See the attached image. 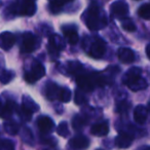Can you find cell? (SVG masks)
I'll list each match as a JSON object with an SVG mask.
<instances>
[{"instance_id":"6da1fadb","label":"cell","mask_w":150,"mask_h":150,"mask_svg":"<svg viewBox=\"0 0 150 150\" xmlns=\"http://www.w3.org/2000/svg\"><path fill=\"white\" fill-rule=\"evenodd\" d=\"M84 23L86 24L88 29L96 31V30L102 29L107 25L106 17L102 13L101 8L96 4H92L88 8L86 13L83 16Z\"/></svg>"},{"instance_id":"7a4b0ae2","label":"cell","mask_w":150,"mask_h":150,"mask_svg":"<svg viewBox=\"0 0 150 150\" xmlns=\"http://www.w3.org/2000/svg\"><path fill=\"white\" fill-rule=\"evenodd\" d=\"M11 9L15 15L20 16H32L35 13L36 5L33 0H21L11 5Z\"/></svg>"},{"instance_id":"3957f363","label":"cell","mask_w":150,"mask_h":150,"mask_svg":"<svg viewBox=\"0 0 150 150\" xmlns=\"http://www.w3.org/2000/svg\"><path fill=\"white\" fill-rule=\"evenodd\" d=\"M76 82L78 88L83 92H92L97 86L95 73H81L76 75Z\"/></svg>"},{"instance_id":"277c9868","label":"cell","mask_w":150,"mask_h":150,"mask_svg":"<svg viewBox=\"0 0 150 150\" xmlns=\"http://www.w3.org/2000/svg\"><path fill=\"white\" fill-rule=\"evenodd\" d=\"M45 74V68L40 62L34 61L31 65V68L25 73V79L29 83H34L40 78H42Z\"/></svg>"},{"instance_id":"5b68a950","label":"cell","mask_w":150,"mask_h":150,"mask_svg":"<svg viewBox=\"0 0 150 150\" xmlns=\"http://www.w3.org/2000/svg\"><path fill=\"white\" fill-rule=\"evenodd\" d=\"M40 46V38L30 32H26L22 40V50L24 52H32Z\"/></svg>"},{"instance_id":"8992f818","label":"cell","mask_w":150,"mask_h":150,"mask_svg":"<svg viewBox=\"0 0 150 150\" xmlns=\"http://www.w3.org/2000/svg\"><path fill=\"white\" fill-rule=\"evenodd\" d=\"M110 13L113 17L125 18L129 13V5L125 0H117L111 4Z\"/></svg>"},{"instance_id":"52a82bcc","label":"cell","mask_w":150,"mask_h":150,"mask_svg":"<svg viewBox=\"0 0 150 150\" xmlns=\"http://www.w3.org/2000/svg\"><path fill=\"white\" fill-rule=\"evenodd\" d=\"M106 52V44L102 39H97L92 43L90 47V56L94 59H101L104 57Z\"/></svg>"},{"instance_id":"ba28073f","label":"cell","mask_w":150,"mask_h":150,"mask_svg":"<svg viewBox=\"0 0 150 150\" xmlns=\"http://www.w3.org/2000/svg\"><path fill=\"white\" fill-rule=\"evenodd\" d=\"M37 127L40 133L50 134L54 131V122L50 116H40L37 119Z\"/></svg>"},{"instance_id":"9c48e42d","label":"cell","mask_w":150,"mask_h":150,"mask_svg":"<svg viewBox=\"0 0 150 150\" xmlns=\"http://www.w3.org/2000/svg\"><path fill=\"white\" fill-rule=\"evenodd\" d=\"M39 107L38 105L34 102L32 99H30L28 96L23 97V105H22V111L23 114L25 115L27 118H29V116H31L34 112L38 111Z\"/></svg>"},{"instance_id":"30bf717a","label":"cell","mask_w":150,"mask_h":150,"mask_svg":"<svg viewBox=\"0 0 150 150\" xmlns=\"http://www.w3.org/2000/svg\"><path fill=\"white\" fill-rule=\"evenodd\" d=\"M90 146V140L83 135H77L69 141V147L73 149H86Z\"/></svg>"},{"instance_id":"8fae6325","label":"cell","mask_w":150,"mask_h":150,"mask_svg":"<svg viewBox=\"0 0 150 150\" xmlns=\"http://www.w3.org/2000/svg\"><path fill=\"white\" fill-rule=\"evenodd\" d=\"M63 33H64V37L67 40L69 44H76L79 40V36H78L77 30L75 28V26H65L63 28Z\"/></svg>"},{"instance_id":"7c38bea8","label":"cell","mask_w":150,"mask_h":150,"mask_svg":"<svg viewBox=\"0 0 150 150\" xmlns=\"http://www.w3.org/2000/svg\"><path fill=\"white\" fill-rule=\"evenodd\" d=\"M16 37L11 32H2L0 34V48L3 50H8L13 46Z\"/></svg>"},{"instance_id":"4fadbf2b","label":"cell","mask_w":150,"mask_h":150,"mask_svg":"<svg viewBox=\"0 0 150 150\" xmlns=\"http://www.w3.org/2000/svg\"><path fill=\"white\" fill-rule=\"evenodd\" d=\"M65 44H64V40L61 36L59 35H52L50 37V46H48V50H50V54L52 52H56V54L58 56L59 54V52L62 50L64 48Z\"/></svg>"},{"instance_id":"5bb4252c","label":"cell","mask_w":150,"mask_h":150,"mask_svg":"<svg viewBox=\"0 0 150 150\" xmlns=\"http://www.w3.org/2000/svg\"><path fill=\"white\" fill-rule=\"evenodd\" d=\"M148 110L143 105H138L134 110V119L138 125H144L147 120Z\"/></svg>"},{"instance_id":"9a60e30c","label":"cell","mask_w":150,"mask_h":150,"mask_svg":"<svg viewBox=\"0 0 150 150\" xmlns=\"http://www.w3.org/2000/svg\"><path fill=\"white\" fill-rule=\"evenodd\" d=\"M108 133H109V125L107 121L97 122L91 127V134L94 136L103 137V136H106Z\"/></svg>"},{"instance_id":"2e32d148","label":"cell","mask_w":150,"mask_h":150,"mask_svg":"<svg viewBox=\"0 0 150 150\" xmlns=\"http://www.w3.org/2000/svg\"><path fill=\"white\" fill-rule=\"evenodd\" d=\"M59 92H60V86L57 83L52 81H50L45 84V88H44V94L45 97L50 100L54 101L56 99H58L59 97Z\"/></svg>"},{"instance_id":"e0dca14e","label":"cell","mask_w":150,"mask_h":150,"mask_svg":"<svg viewBox=\"0 0 150 150\" xmlns=\"http://www.w3.org/2000/svg\"><path fill=\"white\" fill-rule=\"evenodd\" d=\"M118 59L125 64H129V63L135 61V54L131 48L127 47H121L117 52Z\"/></svg>"},{"instance_id":"ac0fdd59","label":"cell","mask_w":150,"mask_h":150,"mask_svg":"<svg viewBox=\"0 0 150 150\" xmlns=\"http://www.w3.org/2000/svg\"><path fill=\"white\" fill-rule=\"evenodd\" d=\"M133 143V136L127 133H120L115 138V145L118 148H127Z\"/></svg>"},{"instance_id":"d6986e66","label":"cell","mask_w":150,"mask_h":150,"mask_svg":"<svg viewBox=\"0 0 150 150\" xmlns=\"http://www.w3.org/2000/svg\"><path fill=\"white\" fill-rule=\"evenodd\" d=\"M141 72L142 71L140 68H138V67H133V68H131L125 74V76H123V78H122V82L125 86H127V84L131 81H133L134 79H136L137 77L141 76Z\"/></svg>"},{"instance_id":"ffe728a7","label":"cell","mask_w":150,"mask_h":150,"mask_svg":"<svg viewBox=\"0 0 150 150\" xmlns=\"http://www.w3.org/2000/svg\"><path fill=\"white\" fill-rule=\"evenodd\" d=\"M127 86L129 90L134 91V92H138V91H142L147 88V81L142 76H139L136 79H134L133 81L129 82Z\"/></svg>"},{"instance_id":"44dd1931","label":"cell","mask_w":150,"mask_h":150,"mask_svg":"<svg viewBox=\"0 0 150 150\" xmlns=\"http://www.w3.org/2000/svg\"><path fill=\"white\" fill-rule=\"evenodd\" d=\"M13 112V104L11 102H8L6 104H3L0 100V116L3 118L9 117Z\"/></svg>"},{"instance_id":"7402d4cb","label":"cell","mask_w":150,"mask_h":150,"mask_svg":"<svg viewBox=\"0 0 150 150\" xmlns=\"http://www.w3.org/2000/svg\"><path fill=\"white\" fill-rule=\"evenodd\" d=\"M86 122H88L86 118L80 114H76L72 119L73 127H74L76 131H80L81 129H83V127L86 125Z\"/></svg>"},{"instance_id":"603a6c76","label":"cell","mask_w":150,"mask_h":150,"mask_svg":"<svg viewBox=\"0 0 150 150\" xmlns=\"http://www.w3.org/2000/svg\"><path fill=\"white\" fill-rule=\"evenodd\" d=\"M67 69H68V72L70 74L78 75L82 71V65L79 62H76V61L68 62L67 63Z\"/></svg>"},{"instance_id":"cb8c5ba5","label":"cell","mask_w":150,"mask_h":150,"mask_svg":"<svg viewBox=\"0 0 150 150\" xmlns=\"http://www.w3.org/2000/svg\"><path fill=\"white\" fill-rule=\"evenodd\" d=\"M71 98H72V93L68 88H60L58 100H60L61 102L68 103L70 102Z\"/></svg>"},{"instance_id":"d4e9b609","label":"cell","mask_w":150,"mask_h":150,"mask_svg":"<svg viewBox=\"0 0 150 150\" xmlns=\"http://www.w3.org/2000/svg\"><path fill=\"white\" fill-rule=\"evenodd\" d=\"M16 74L13 71L11 70H3L0 73V82L3 84H6L8 82H11V80L15 78Z\"/></svg>"},{"instance_id":"484cf974","label":"cell","mask_w":150,"mask_h":150,"mask_svg":"<svg viewBox=\"0 0 150 150\" xmlns=\"http://www.w3.org/2000/svg\"><path fill=\"white\" fill-rule=\"evenodd\" d=\"M72 1V0H50V11L52 13H59L60 9L62 8V6L65 3H68Z\"/></svg>"},{"instance_id":"4316f807","label":"cell","mask_w":150,"mask_h":150,"mask_svg":"<svg viewBox=\"0 0 150 150\" xmlns=\"http://www.w3.org/2000/svg\"><path fill=\"white\" fill-rule=\"evenodd\" d=\"M4 129L11 135H16L19 132L20 125L15 121H7V122L4 123Z\"/></svg>"},{"instance_id":"83f0119b","label":"cell","mask_w":150,"mask_h":150,"mask_svg":"<svg viewBox=\"0 0 150 150\" xmlns=\"http://www.w3.org/2000/svg\"><path fill=\"white\" fill-rule=\"evenodd\" d=\"M138 15L144 20L150 19V4H143L138 9Z\"/></svg>"},{"instance_id":"f1b7e54d","label":"cell","mask_w":150,"mask_h":150,"mask_svg":"<svg viewBox=\"0 0 150 150\" xmlns=\"http://www.w3.org/2000/svg\"><path fill=\"white\" fill-rule=\"evenodd\" d=\"M121 26L122 28L127 32H135L136 31V25L131 19H122V22H121Z\"/></svg>"},{"instance_id":"f546056e","label":"cell","mask_w":150,"mask_h":150,"mask_svg":"<svg viewBox=\"0 0 150 150\" xmlns=\"http://www.w3.org/2000/svg\"><path fill=\"white\" fill-rule=\"evenodd\" d=\"M74 101L75 103L77 105H82L86 102V98L84 96V93L83 91H79V90H76L75 91V95H74Z\"/></svg>"},{"instance_id":"4dcf8cb0","label":"cell","mask_w":150,"mask_h":150,"mask_svg":"<svg viewBox=\"0 0 150 150\" xmlns=\"http://www.w3.org/2000/svg\"><path fill=\"white\" fill-rule=\"evenodd\" d=\"M57 132H58L59 135L62 136V137H67V136L69 135V127H68L67 122H65V121L61 122L60 125H58V127H57Z\"/></svg>"},{"instance_id":"1f68e13d","label":"cell","mask_w":150,"mask_h":150,"mask_svg":"<svg viewBox=\"0 0 150 150\" xmlns=\"http://www.w3.org/2000/svg\"><path fill=\"white\" fill-rule=\"evenodd\" d=\"M15 148V144L11 140H0V150H11Z\"/></svg>"},{"instance_id":"d6a6232c","label":"cell","mask_w":150,"mask_h":150,"mask_svg":"<svg viewBox=\"0 0 150 150\" xmlns=\"http://www.w3.org/2000/svg\"><path fill=\"white\" fill-rule=\"evenodd\" d=\"M129 107H131V104H129V103H127V101H122V102H120L118 105H117L116 111L118 113H125L129 111Z\"/></svg>"},{"instance_id":"836d02e7","label":"cell","mask_w":150,"mask_h":150,"mask_svg":"<svg viewBox=\"0 0 150 150\" xmlns=\"http://www.w3.org/2000/svg\"><path fill=\"white\" fill-rule=\"evenodd\" d=\"M146 54H147L148 59L150 60V44H148V45L146 46Z\"/></svg>"}]
</instances>
